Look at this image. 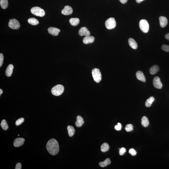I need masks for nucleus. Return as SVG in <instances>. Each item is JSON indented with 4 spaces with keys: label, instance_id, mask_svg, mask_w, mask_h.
<instances>
[{
    "label": "nucleus",
    "instance_id": "1",
    "mask_svg": "<svg viewBox=\"0 0 169 169\" xmlns=\"http://www.w3.org/2000/svg\"><path fill=\"white\" fill-rule=\"evenodd\" d=\"M46 147L49 153L52 155H55L59 153V144L58 141L55 139H51L48 141Z\"/></svg>",
    "mask_w": 169,
    "mask_h": 169
},
{
    "label": "nucleus",
    "instance_id": "2",
    "mask_svg": "<svg viewBox=\"0 0 169 169\" xmlns=\"http://www.w3.org/2000/svg\"><path fill=\"white\" fill-rule=\"evenodd\" d=\"M64 90V87L61 84H57L54 86L51 90L52 94L55 96H59L62 94Z\"/></svg>",
    "mask_w": 169,
    "mask_h": 169
},
{
    "label": "nucleus",
    "instance_id": "3",
    "mask_svg": "<svg viewBox=\"0 0 169 169\" xmlns=\"http://www.w3.org/2000/svg\"><path fill=\"white\" fill-rule=\"evenodd\" d=\"M92 74L94 81L96 83H99L102 80V74L99 69H93L92 71Z\"/></svg>",
    "mask_w": 169,
    "mask_h": 169
},
{
    "label": "nucleus",
    "instance_id": "4",
    "mask_svg": "<svg viewBox=\"0 0 169 169\" xmlns=\"http://www.w3.org/2000/svg\"><path fill=\"white\" fill-rule=\"evenodd\" d=\"M31 12L33 15L43 17L45 14L44 9L38 7H34L32 8Z\"/></svg>",
    "mask_w": 169,
    "mask_h": 169
},
{
    "label": "nucleus",
    "instance_id": "5",
    "mask_svg": "<svg viewBox=\"0 0 169 169\" xmlns=\"http://www.w3.org/2000/svg\"><path fill=\"white\" fill-rule=\"evenodd\" d=\"M140 28L144 33H147L149 29V25L145 20H141L139 23Z\"/></svg>",
    "mask_w": 169,
    "mask_h": 169
},
{
    "label": "nucleus",
    "instance_id": "6",
    "mask_svg": "<svg viewBox=\"0 0 169 169\" xmlns=\"http://www.w3.org/2000/svg\"><path fill=\"white\" fill-rule=\"evenodd\" d=\"M105 25L107 29H111L115 28L116 25V22L113 18H110L106 21Z\"/></svg>",
    "mask_w": 169,
    "mask_h": 169
},
{
    "label": "nucleus",
    "instance_id": "7",
    "mask_svg": "<svg viewBox=\"0 0 169 169\" xmlns=\"http://www.w3.org/2000/svg\"><path fill=\"white\" fill-rule=\"evenodd\" d=\"M8 26L9 28L12 29H17L20 28V23L17 20L14 19L9 20Z\"/></svg>",
    "mask_w": 169,
    "mask_h": 169
},
{
    "label": "nucleus",
    "instance_id": "8",
    "mask_svg": "<svg viewBox=\"0 0 169 169\" xmlns=\"http://www.w3.org/2000/svg\"><path fill=\"white\" fill-rule=\"evenodd\" d=\"M153 86L156 88L160 89L162 87L163 84L159 77H154L153 81Z\"/></svg>",
    "mask_w": 169,
    "mask_h": 169
},
{
    "label": "nucleus",
    "instance_id": "9",
    "mask_svg": "<svg viewBox=\"0 0 169 169\" xmlns=\"http://www.w3.org/2000/svg\"><path fill=\"white\" fill-rule=\"evenodd\" d=\"M73 12V9L70 6H65L64 9L62 10L61 13L64 15H71Z\"/></svg>",
    "mask_w": 169,
    "mask_h": 169
},
{
    "label": "nucleus",
    "instance_id": "10",
    "mask_svg": "<svg viewBox=\"0 0 169 169\" xmlns=\"http://www.w3.org/2000/svg\"><path fill=\"white\" fill-rule=\"evenodd\" d=\"M48 33L54 36H56L60 32V30L56 27H50L48 29Z\"/></svg>",
    "mask_w": 169,
    "mask_h": 169
},
{
    "label": "nucleus",
    "instance_id": "11",
    "mask_svg": "<svg viewBox=\"0 0 169 169\" xmlns=\"http://www.w3.org/2000/svg\"><path fill=\"white\" fill-rule=\"evenodd\" d=\"M25 140L23 138H16L14 140V145L15 147H21L24 144Z\"/></svg>",
    "mask_w": 169,
    "mask_h": 169
},
{
    "label": "nucleus",
    "instance_id": "12",
    "mask_svg": "<svg viewBox=\"0 0 169 169\" xmlns=\"http://www.w3.org/2000/svg\"><path fill=\"white\" fill-rule=\"evenodd\" d=\"M79 34L81 36L84 35L87 36H90V33L86 27H82L79 29Z\"/></svg>",
    "mask_w": 169,
    "mask_h": 169
},
{
    "label": "nucleus",
    "instance_id": "13",
    "mask_svg": "<svg viewBox=\"0 0 169 169\" xmlns=\"http://www.w3.org/2000/svg\"><path fill=\"white\" fill-rule=\"evenodd\" d=\"M95 40V38L93 36H85L83 40V43L85 44L92 43Z\"/></svg>",
    "mask_w": 169,
    "mask_h": 169
},
{
    "label": "nucleus",
    "instance_id": "14",
    "mask_svg": "<svg viewBox=\"0 0 169 169\" xmlns=\"http://www.w3.org/2000/svg\"><path fill=\"white\" fill-rule=\"evenodd\" d=\"M136 76L137 78L141 81L145 82H146V78L144 74L140 71H138L136 72Z\"/></svg>",
    "mask_w": 169,
    "mask_h": 169
},
{
    "label": "nucleus",
    "instance_id": "15",
    "mask_svg": "<svg viewBox=\"0 0 169 169\" xmlns=\"http://www.w3.org/2000/svg\"><path fill=\"white\" fill-rule=\"evenodd\" d=\"M159 20L161 27L163 28L166 27L168 24V20L166 17L160 16L159 18Z\"/></svg>",
    "mask_w": 169,
    "mask_h": 169
},
{
    "label": "nucleus",
    "instance_id": "16",
    "mask_svg": "<svg viewBox=\"0 0 169 169\" xmlns=\"http://www.w3.org/2000/svg\"><path fill=\"white\" fill-rule=\"evenodd\" d=\"M14 66L12 64H10L7 67L6 70L5 75L8 77H10L11 76L14 69Z\"/></svg>",
    "mask_w": 169,
    "mask_h": 169
},
{
    "label": "nucleus",
    "instance_id": "17",
    "mask_svg": "<svg viewBox=\"0 0 169 169\" xmlns=\"http://www.w3.org/2000/svg\"><path fill=\"white\" fill-rule=\"evenodd\" d=\"M128 43L129 46L134 49H136L138 48V44L134 39L130 38L128 40Z\"/></svg>",
    "mask_w": 169,
    "mask_h": 169
},
{
    "label": "nucleus",
    "instance_id": "18",
    "mask_svg": "<svg viewBox=\"0 0 169 169\" xmlns=\"http://www.w3.org/2000/svg\"><path fill=\"white\" fill-rule=\"evenodd\" d=\"M84 120L81 116H78L77 117V121L75 123V125L77 127H80L84 123Z\"/></svg>",
    "mask_w": 169,
    "mask_h": 169
},
{
    "label": "nucleus",
    "instance_id": "19",
    "mask_svg": "<svg viewBox=\"0 0 169 169\" xmlns=\"http://www.w3.org/2000/svg\"><path fill=\"white\" fill-rule=\"evenodd\" d=\"M159 66L158 65H153L150 68L149 72L150 74L152 75H154L157 73L159 71Z\"/></svg>",
    "mask_w": 169,
    "mask_h": 169
},
{
    "label": "nucleus",
    "instance_id": "20",
    "mask_svg": "<svg viewBox=\"0 0 169 169\" xmlns=\"http://www.w3.org/2000/svg\"><path fill=\"white\" fill-rule=\"evenodd\" d=\"M69 22L71 25L75 27L79 24L80 20L78 18H71L69 20Z\"/></svg>",
    "mask_w": 169,
    "mask_h": 169
},
{
    "label": "nucleus",
    "instance_id": "21",
    "mask_svg": "<svg viewBox=\"0 0 169 169\" xmlns=\"http://www.w3.org/2000/svg\"><path fill=\"white\" fill-rule=\"evenodd\" d=\"M149 122L146 116H143L141 119V124L143 127H147L149 125Z\"/></svg>",
    "mask_w": 169,
    "mask_h": 169
},
{
    "label": "nucleus",
    "instance_id": "22",
    "mask_svg": "<svg viewBox=\"0 0 169 169\" xmlns=\"http://www.w3.org/2000/svg\"><path fill=\"white\" fill-rule=\"evenodd\" d=\"M109 144L107 143L104 142L101 145V150L102 152H106L109 150Z\"/></svg>",
    "mask_w": 169,
    "mask_h": 169
},
{
    "label": "nucleus",
    "instance_id": "23",
    "mask_svg": "<svg viewBox=\"0 0 169 169\" xmlns=\"http://www.w3.org/2000/svg\"><path fill=\"white\" fill-rule=\"evenodd\" d=\"M111 163L110 159L109 158H107L104 161L101 162L99 163L100 166L102 167H104L110 165Z\"/></svg>",
    "mask_w": 169,
    "mask_h": 169
},
{
    "label": "nucleus",
    "instance_id": "24",
    "mask_svg": "<svg viewBox=\"0 0 169 169\" xmlns=\"http://www.w3.org/2000/svg\"><path fill=\"white\" fill-rule=\"evenodd\" d=\"M67 128L69 136L70 137L73 136L75 131L74 128L73 126L69 125L68 126Z\"/></svg>",
    "mask_w": 169,
    "mask_h": 169
},
{
    "label": "nucleus",
    "instance_id": "25",
    "mask_svg": "<svg viewBox=\"0 0 169 169\" xmlns=\"http://www.w3.org/2000/svg\"><path fill=\"white\" fill-rule=\"evenodd\" d=\"M28 22L30 24L33 26H36L39 24L38 20L34 18H30L28 19Z\"/></svg>",
    "mask_w": 169,
    "mask_h": 169
},
{
    "label": "nucleus",
    "instance_id": "26",
    "mask_svg": "<svg viewBox=\"0 0 169 169\" xmlns=\"http://www.w3.org/2000/svg\"><path fill=\"white\" fill-rule=\"evenodd\" d=\"M154 98L153 96H151L146 101L145 105L146 107H150L151 106L152 103L154 101Z\"/></svg>",
    "mask_w": 169,
    "mask_h": 169
},
{
    "label": "nucleus",
    "instance_id": "27",
    "mask_svg": "<svg viewBox=\"0 0 169 169\" xmlns=\"http://www.w3.org/2000/svg\"><path fill=\"white\" fill-rule=\"evenodd\" d=\"M0 4L2 9H5L7 8L8 6V0H0Z\"/></svg>",
    "mask_w": 169,
    "mask_h": 169
},
{
    "label": "nucleus",
    "instance_id": "28",
    "mask_svg": "<svg viewBox=\"0 0 169 169\" xmlns=\"http://www.w3.org/2000/svg\"><path fill=\"white\" fill-rule=\"evenodd\" d=\"M0 125L2 128L4 130H7L9 128V126L5 120H2Z\"/></svg>",
    "mask_w": 169,
    "mask_h": 169
},
{
    "label": "nucleus",
    "instance_id": "29",
    "mask_svg": "<svg viewBox=\"0 0 169 169\" xmlns=\"http://www.w3.org/2000/svg\"><path fill=\"white\" fill-rule=\"evenodd\" d=\"M125 129L126 131L129 132L133 131V125L131 124H128L126 126Z\"/></svg>",
    "mask_w": 169,
    "mask_h": 169
},
{
    "label": "nucleus",
    "instance_id": "30",
    "mask_svg": "<svg viewBox=\"0 0 169 169\" xmlns=\"http://www.w3.org/2000/svg\"><path fill=\"white\" fill-rule=\"evenodd\" d=\"M24 121V119L23 118H21L17 120H16V122H15V124L16 126H18L21 125L22 124Z\"/></svg>",
    "mask_w": 169,
    "mask_h": 169
},
{
    "label": "nucleus",
    "instance_id": "31",
    "mask_svg": "<svg viewBox=\"0 0 169 169\" xmlns=\"http://www.w3.org/2000/svg\"><path fill=\"white\" fill-rule=\"evenodd\" d=\"M162 49L165 52H169V46L166 45H162L161 47Z\"/></svg>",
    "mask_w": 169,
    "mask_h": 169
},
{
    "label": "nucleus",
    "instance_id": "32",
    "mask_svg": "<svg viewBox=\"0 0 169 169\" xmlns=\"http://www.w3.org/2000/svg\"><path fill=\"white\" fill-rule=\"evenodd\" d=\"M120 150L119 151V153L120 155L122 156L126 152V149L125 147H122L121 149L119 148Z\"/></svg>",
    "mask_w": 169,
    "mask_h": 169
},
{
    "label": "nucleus",
    "instance_id": "33",
    "mask_svg": "<svg viewBox=\"0 0 169 169\" xmlns=\"http://www.w3.org/2000/svg\"><path fill=\"white\" fill-rule=\"evenodd\" d=\"M129 153L132 156H135L137 154L136 151L134 148H131L129 150Z\"/></svg>",
    "mask_w": 169,
    "mask_h": 169
},
{
    "label": "nucleus",
    "instance_id": "34",
    "mask_svg": "<svg viewBox=\"0 0 169 169\" xmlns=\"http://www.w3.org/2000/svg\"><path fill=\"white\" fill-rule=\"evenodd\" d=\"M3 59L4 57L3 54L2 53L0 54V67H1L3 63Z\"/></svg>",
    "mask_w": 169,
    "mask_h": 169
},
{
    "label": "nucleus",
    "instance_id": "35",
    "mask_svg": "<svg viewBox=\"0 0 169 169\" xmlns=\"http://www.w3.org/2000/svg\"><path fill=\"white\" fill-rule=\"evenodd\" d=\"M122 128V125L120 123H118L117 125L115 126V129L117 131L121 130Z\"/></svg>",
    "mask_w": 169,
    "mask_h": 169
},
{
    "label": "nucleus",
    "instance_id": "36",
    "mask_svg": "<svg viewBox=\"0 0 169 169\" xmlns=\"http://www.w3.org/2000/svg\"><path fill=\"white\" fill-rule=\"evenodd\" d=\"M22 169V165L20 163H18L15 167V169Z\"/></svg>",
    "mask_w": 169,
    "mask_h": 169
},
{
    "label": "nucleus",
    "instance_id": "37",
    "mask_svg": "<svg viewBox=\"0 0 169 169\" xmlns=\"http://www.w3.org/2000/svg\"><path fill=\"white\" fill-rule=\"evenodd\" d=\"M165 38L167 40L169 41V33L166 34V35H165Z\"/></svg>",
    "mask_w": 169,
    "mask_h": 169
},
{
    "label": "nucleus",
    "instance_id": "38",
    "mask_svg": "<svg viewBox=\"0 0 169 169\" xmlns=\"http://www.w3.org/2000/svg\"><path fill=\"white\" fill-rule=\"evenodd\" d=\"M128 0H119L120 2L122 3H125L128 1Z\"/></svg>",
    "mask_w": 169,
    "mask_h": 169
},
{
    "label": "nucleus",
    "instance_id": "39",
    "mask_svg": "<svg viewBox=\"0 0 169 169\" xmlns=\"http://www.w3.org/2000/svg\"><path fill=\"white\" fill-rule=\"evenodd\" d=\"M136 0V1L137 3H141V2L142 1L144 0Z\"/></svg>",
    "mask_w": 169,
    "mask_h": 169
},
{
    "label": "nucleus",
    "instance_id": "40",
    "mask_svg": "<svg viewBox=\"0 0 169 169\" xmlns=\"http://www.w3.org/2000/svg\"><path fill=\"white\" fill-rule=\"evenodd\" d=\"M3 90H2L1 89H0V96H1V95L3 93Z\"/></svg>",
    "mask_w": 169,
    "mask_h": 169
},
{
    "label": "nucleus",
    "instance_id": "41",
    "mask_svg": "<svg viewBox=\"0 0 169 169\" xmlns=\"http://www.w3.org/2000/svg\"><path fill=\"white\" fill-rule=\"evenodd\" d=\"M18 136H20V135H19H19H18Z\"/></svg>",
    "mask_w": 169,
    "mask_h": 169
}]
</instances>
